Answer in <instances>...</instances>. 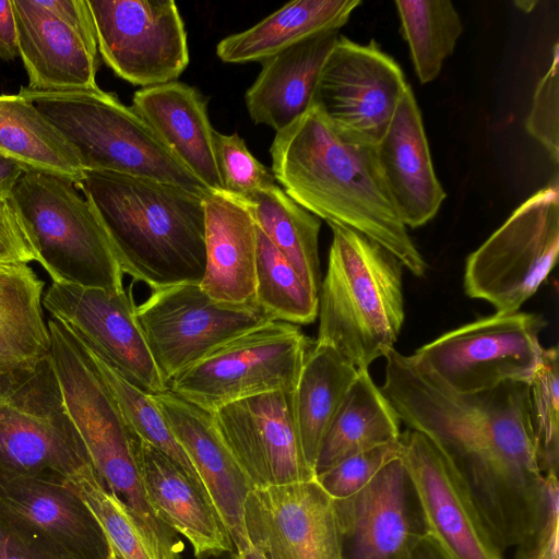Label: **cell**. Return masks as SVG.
Instances as JSON below:
<instances>
[{
	"mask_svg": "<svg viewBox=\"0 0 559 559\" xmlns=\"http://www.w3.org/2000/svg\"><path fill=\"white\" fill-rule=\"evenodd\" d=\"M50 357L68 412L102 486L127 509L156 559H177L178 534L151 506L134 455L136 435L98 373L87 349L62 322H47Z\"/></svg>",
	"mask_w": 559,
	"mask_h": 559,
	"instance_id": "cell-4",
	"label": "cell"
},
{
	"mask_svg": "<svg viewBox=\"0 0 559 559\" xmlns=\"http://www.w3.org/2000/svg\"><path fill=\"white\" fill-rule=\"evenodd\" d=\"M536 456L544 475H558L559 362L558 348H543L528 382Z\"/></svg>",
	"mask_w": 559,
	"mask_h": 559,
	"instance_id": "cell-37",
	"label": "cell"
},
{
	"mask_svg": "<svg viewBox=\"0 0 559 559\" xmlns=\"http://www.w3.org/2000/svg\"><path fill=\"white\" fill-rule=\"evenodd\" d=\"M293 391L245 397L212 413L217 431L253 488L314 478L296 428Z\"/></svg>",
	"mask_w": 559,
	"mask_h": 559,
	"instance_id": "cell-19",
	"label": "cell"
},
{
	"mask_svg": "<svg viewBox=\"0 0 559 559\" xmlns=\"http://www.w3.org/2000/svg\"><path fill=\"white\" fill-rule=\"evenodd\" d=\"M384 358L380 390L400 421L425 435L443 453L500 550L518 546L537 526L545 495L530 384L508 381L460 394L395 348Z\"/></svg>",
	"mask_w": 559,
	"mask_h": 559,
	"instance_id": "cell-1",
	"label": "cell"
},
{
	"mask_svg": "<svg viewBox=\"0 0 559 559\" xmlns=\"http://www.w3.org/2000/svg\"><path fill=\"white\" fill-rule=\"evenodd\" d=\"M401 449L400 438L352 455L314 478L333 499L347 498L361 490L385 464L397 457Z\"/></svg>",
	"mask_w": 559,
	"mask_h": 559,
	"instance_id": "cell-40",
	"label": "cell"
},
{
	"mask_svg": "<svg viewBox=\"0 0 559 559\" xmlns=\"http://www.w3.org/2000/svg\"><path fill=\"white\" fill-rule=\"evenodd\" d=\"M23 173L17 162L0 154V199H10Z\"/></svg>",
	"mask_w": 559,
	"mask_h": 559,
	"instance_id": "cell-46",
	"label": "cell"
},
{
	"mask_svg": "<svg viewBox=\"0 0 559 559\" xmlns=\"http://www.w3.org/2000/svg\"><path fill=\"white\" fill-rule=\"evenodd\" d=\"M0 514L36 559H107L97 518L64 481L0 475Z\"/></svg>",
	"mask_w": 559,
	"mask_h": 559,
	"instance_id": "cell-15",
	"label": "cell"
},
{
	"mask_svg": "<svg viewBox=\"0 0 559 559\" xmlns=\"http://www.w3.org/2000/svg\"><path fill=\"white\" fill-rule=\"evenodd\" d=\"M135 314L166 384L227 342L274 320L257 302L217 301L198 283L153 289Z\"/></svg>",
	"mask_w": 559,
	"mask_h": 559,
	"instance_id": "cell-12",
	"label": "cell"
},
{
	"mask_svg": "<svg viewBox=\"0 0 559 559\" xmlns=\"http://www.w3.org/2000/svg\"><path fill=\"white\" fill-rule=\"evenodd\" d=\"M245 527L265 559H344L334 499L316 478L253 488Z\"/></svg>",
	"mask_w": 559,
	"mask_h": 559,
	"instance_id": "cell-17",
	"label": "cell"
},
{
	"mask_svg": "<svg viewBox=\"0 0 559 559\" xmlns=\"http://www.w3.org/2000/svg\"><path fill=\"white\" fill-rule=\"evenodd\" d=\"M67 484L93 511L117 559H156L127 509L102 486L92 465L73 475Z\"/></svg>",
	"mask_w": 559,
	"mask_h": 559,
	"instance_id": "cell-38",
	"label": "cell"
},
{
	"mask_svg": "<svg viewBox=\"0 0 559 559\" xmlns=\"http://www.w3.org/2000/svg\"><path fill=\"white\" fill-rule=\"evenodd\" d=\"M241 559H265L261 554H259L252 547H249L245 551L239 554Z\"/></svg>",
	"mask_w": 559,
	"mask_h": 559,
	"instance_id": "cell-49",
	"label": "cell"
},
{
	"mask_svg": "<svg viewBox=\"0 0 559 559\" xmlns=\"http://www.w3.org/2000/svg\"><path fill=\"white\" fill-rule=\"evenodd\" d=\"M242 201L249 207L258 228L302 281L319 294L321 219L297 204L277 185Z\"/></svg>",
	"mask_w": 559,
	"mask_h": 559,
	"instance_id": "cell-33",
	"label": "cell"
},
{
	"mask_svg": "<svg viewBox=\"0 0 559 559\" xmlns=\"http://www.w3.org/2000/svg\"><path fill=\"white\" fill-rule=\"evenodd\" d=\"M205 271L201 288L228 304L255 302L257 225L247 204L226 191L204 199Z\"/></svg>",
	"mask_w": 559,
	"mask_h": 559,
	"instance_id": "cell-25",
	"label": "cell"
},
{
	"mask_svg": "<svg viewBox=\"0 0 559 559\" xmlns=\"http://www.w3.org/2000/svg\"><path fill=\"white\" fill-rule=\"evenodd\" d=\"M0 154L14 159L24 171L62 177L76 185L85 169L69 142L27 98L0 95Z\"/></svg>",
	"mask_w": 559,
	"mask_h": 559,
	"instance_id": "cell-31",
	"label": "cell"
},
{
	"mask_svg": "<svg viewBox=\"0 0 559 559\" xmlns=\"http://www.w3.org/2000/svg\"><path fill=\"white\" fill-rule=\"evenodd\" d=\"M338 36L340 31L323 32L261 61V72L245 94L255 124L277 132L313 105L321 70Z\"/></svg>",
	"mask_w": 559,
	"mask_h": 559,
	"instance_id": "cell-27",
	"label": "cell"
},
{
	"mask_svg": "<svg viewBox=\"0 0 559 559\" xmlns=\"http://www.w3.org/2000/svg\"><path fill=\"white\" fill-rule=\"evenodd\" d=\"M19 52L29 91L79 92L98 90V55L37 0H13Z\"/></svg>",
	"mask_w": 559,
	"mask_h": 559,
	"instance_id": "cell-23",
	"label": "cell"
},
{
	"mask_svg": "<svg viewBox=\"0 0 559 559\" xmlns=\"http://www.w3.org/2000/svg\"><path fill=\"white\" fill-rule=\"evenodd\" d=\"M357 373L330 345L310 344L293 391V406L302 452L313 473L321 442Z\"/></svg>",
	"mask_w": 559,
	"mask_h": 559,
	"instance_id": "cell-30",
	"label": "cell"
},
{
	"mask_svg": "<svg viewBox=\"0 0 559 559\" xmlns=\"http://www.w3.org/2000/svg\"><path fill=\"white\" fill-rule=\"evenodd\" d=\"M152 399L195 468L235 550L245 551L250 547L245 504L253 486L223 441L212 413L169 390L152 394Z\"/></svg>",
	"mask_w": 559,
	"mask_h": 559,
	"instance_id": "cell-21",
	"label": "cell"
},
{
	"mask_svg": "<svg viewBox=\"0 0 559 559\" xmlns=\"http://www.w3.org/2000/svg\"><path fill=\"white\" fill-rule=\"evenodd\" d=\"M0 559H36L1 514Z\"/></svg>",
	"mask_w": 559,
	"mask_h": 559,
	"instance_id": "cell-45",
	"label": "cell"
},
{
	"mask_svg": "<svg viewBox=\"0 0 559 559\" xmlns=\"http://www.w3.org/2000/svg\"><path fill=\"white\" fill-rule=\"evenodd\" d=\"M43 305L124 380L151 395L168 390L138 322L131 288L111 293L52 282Z\"/></svg>",
	"mask_w": 559,
	"mask_h": 559,
	"instance_id": "cell-16",
	"label": "cell"
},
{
	"mask_svg": "<svg viewBox=\"0 0 559 559\" xmlns=\"http://www.w3.org/2000/svg\"><path fill=\"white\" fill-rule=\"evenodd\" d=\"M44 285L27 264L0 262V365L33 362L50 355Z\"/></svg>",
	"mask_w": 559,
	"mask_h": 559,
	"instance_id": "cell-32",
	"label": "cell"
},
{
	"mask_svg": "<svg viewBox=\"0 0 559 559\" xmlns=\"http://www.w3.org/2000/svg\"><path fill=\"white\" fill-rule=\"evenodd\" d=\"M91 465L50 355L0 365V475L67 483Z\"/></svg>",
	"mask_w": 559,
	"mask_h": 559,
	"instance_id": "cell-8",
	"label": "cell"
},
{
	"mask_svg": "<svg viewBox=\"0 0 559 559\" xmlns=\"http://www.w3.org/2000/svg\"><path fill=\"white\" fill-rule=\"evenodd\" d=\"M107 559H117V557L114 554H111V556Z\"/></svg>",
	"mask_w": 559,
	"mask_h": 559,
	"instance_id": "cell-52",
	"label": "cell"
},
{
	"mask_svg": "<svg viewBox=\"0 0 559 559\" xmlns=\"http://www.w3.org/2000/svg\"><path fill=\"white\" fill-rule=\"evenodd\" d=\"M192 559H241L236 550L209 552L201 556H193Z\"/></svg>",
	"mask_w": 559,
	"mask_h": 559,
	"instance_id": "cell-48",
	"label": "cell"
},
{
	"mask_svg": "<svg viewBox=\"0 0 559 559\" xmlns=\"http://www.w3.org/2000/svg\"><path fill=\"white\" fill-rule=\"evenodd\" d=\"M310 344L292 323L272 320L213 350L173 377L167 386L213 413L245 397L294 390Z\"/></svg>",
	"mask_w": 559,
	"mask_h": 559,
	"instance_id": "cell-11",
	"label": "cell"
},
{
	"mask_svg": "<svg viewBox=\"0 0 559 559\" xmlns=\"http://www.w3.org/2000/svg\"><path fill=\"white\" fill-rule=\"evenodd\" d=\"M98 53L124 81H176L189 63L187 32L173 0H87Z\"/></svg>",
	"mask_w": 559,
	"mask_h": 559,
	"instance_id": "cell-13",
	"label": "cell"
},
{
	"mask_svg": "<svg viewBox=\"0 0 559 559\" xmlns=\"http://www.w3.org/2000/svg\"><path fill=\"white\" fill-rule=\"evenodd\" d=\"M527 133L538 141L555 164L559 162V49L556 41L548 70L539 79L525 119Z\"/></svg>",
	"mask_w": 559,
	"mask_h": 559,
	"instance_id": "cell-41",
	"label": "cell"
},
{
	"mask_svg": "<svg viewBox=\"0 0 559 559\" xmlns=\"http://www.w3.org/2000/svg\"><path fill=\"white\" fill-rule=\"evenodd\" d=\"M334 508L344 559H411L426 534L401 454Z\"/></svg>",
	"mask_w": 559,
	"mask_h": 559,
	"instance_id": "cell-20",
	"label": "cell"
},
{
	"mask_svg": "<svg viewBox=\"0 0 559 559\" xmlns=\"http://www.w3.org/2000/svg\"><path fill=\"white\" fill-rule=\"evenodd\" d=\"M376 151L405 226L427 224L437 215L447 193L435 173L423 116L411 85L405 87Z\"/></svg>",
	"mask_w": 559,
	"mask_h": 559,
	"instance_id": "cell-22",
	"label": "cell"
},
{
	"mask_svg": "<svg viewBox=\"0 0 559 559\" xmlns=\"http://www.w3.org/2000/svg\"><path fill=\"white\" fill-rule=\"evenodd\" d=\"M9 202L53 283L111 293L123 290V272L108 236L73 182L28 170Z\"/></svg>",
	"mask_w": 559,
	"mask_h": 559,
	"instance_id": "cell-7",
	"label": "cell"
},
{
	"mask_svg": "<svg viewBox=\"0 0 559 559\" xmlns=\"http://www.w3.org/2000/svg\"><path fill=\"white\" fill-rule=\"evenodd\" d=\"M214 152L224 191L239 200L275 186L272 170L262 165L237 133L214 132Z\"/></svg>",
	"mask_w": 559,
	"mask_h": 559,
	"instance_id": "cell-39",
	"label": "cell"
},
{
	"mask_svg": "<svg viewBox=\"0 0 559 559\" xmlns=\"http://www.w3.org/2000/svg\"><path fill=\"white\" fill-rule=\"evenodd\" d=\"M328 269L319 289L317 343L368 369L394 348L405 319L403 264L384 247L330 225Z\"/></svg>",
	"mask_w": 559,
	"mask_h": 559,
	"instance_id": "cell-5",
	"label": "cell"
},
{
	"mask_svg": "<svg viewBox=\"0 0 559 559\" xmlns=\"http://www.w3.org/2000/svg\"><path fill=\"white\" fill-rule=\"evenodd\" d=\"M400 423L368 369H358L321 442L314 475L352 455L399 440Z\"/></svg>",
	"mask_w": 559,
	"mask_h": 559,
	"instance_id": "cell-29",
	"label": "cell"
},
{
	"mask_svg": "<svg viewBox=\"0 0 559 559\" xmlns=\"http://www.w3.org/2000/svg\"><path fill=\"white\" fill-rule=\"evenodd\" d=\"M210 191H224L203 96L178 81L136 91L131 106Z\"/></svg>",
	"mask_w": 559,
	"mask_h": 559,
	"instance_id": "cell-26",
	"label": "cell"
},
{
	"mask_svg": "<svg viewBox=\"0 0 559 559\" xmlns=\"http://www.w3.org/2000/svg\"><path fill=\"white\" fill-rule=\"evenodd\" d=\"M515 4L519 9L527 12L534 9V5L537 4V1H518Z\"/></svg>",
	"mask_w": 559,
	"mask_h": 559,
	"instance_id": "cell-50",
	"label": "cell"
},
{
	"mask_svg": "<svg viewBox=\"0 0 559 559\" xmlns=\"http://www.w3.org/2000/svg\"><path fill=\"white\" fill-rule=\"evenodd\" d=\"M360 0H295L250 28L229 35L216 46L227 63L263 61L317 34L340 31Z\"/></svg>",
	"mask_w": 559,
	"mask_h": 559,
	"instance_id": "cell-28",
	"label": "cell"
},
{
	"mask_svg": "<svg viewBox=\"0 0 559 559\" xmlns=\"http://www.w3.org/2000/svg\"><path fill=\"white\" fill-rule=\"evenodd\" d=\"M19 52V38L13 0H0V60L13 61Z\"/></svg>",
	"mask_w": 559,
	"mask_h": 559,
	"instance_id": "cell-44",
	"label": "cell"
},
{
	"mask_svg": "<svg viewBox=\"0 0 559 559\" xmlns=\"http://www.w3.org/2000/svg\"><path fill=\"white\" fill-rule=\"evenodd\" d=\"M534 559H559V557H557V556H544V557H538V558H534Z\"/></svg>",
	"mask_w": 559,
	"mask_h": 559,
	"instance_id": "cell-51",
	"label": "cell"
},
{
	"mask_svg": "<svg viewBox=\"0 0 559 559\" xmlns=\"http://www.w3.org/2000/svg\"><path fill=\"white\" fill-rule=\"evenodd\" d=\"M401 459L428 535L449 559H503L471 495L443 453L425 435L401 432Z\"/></svg>",
	"mask_w": 559,
	"mask_h": 559,
	"instance_id": "cell-18",
	"label": "cell"
},
{
	"mask_svg": "<svg viewBox=\"0 0 559 559\" xmlns=\"http://www.w3.org/2000/svg\"><path fill=\"white\" fill-rule=\"evenodd\" d=\"M559 252V189L555 176L522 202L466 259L465 293L496 313L518 312L554 269Z\"/></svg>",
	"mask_w": 559,
	"mask_h": 559,
	"instance_id": "cell-9",
	"label": "cell"
},
{
	"mask_svg": "<svg viewBox=\"0 0 559 559\" xmlns=\"http://www.w3.org/2000/svg\"><path fill=\"white\" fill-rule=\"evenodd\" d=\"M124 273L152 289L198 283L205 271L203 195L140 177L85 171L76 185Z\"/></svg>",
	"mask_w": 559,
	"mask_h": 559,
	"instance_id": "cell-3",
	"label": "cell"
},
{
	"mask_svg": "<svg viewBox=\"0 0 559 559\" xmlns=\"http://www.w3.org/2000/svg\"><path fill=\"white\" fill-rule=\"evenodd\" d=\"M407 85L401 67L374 39L362 45L340 35L321 70L313 105L340 130L377 144Z\"/></svg>",
	"mask_w": 559,
	"mask_h": 559,
	"instance_id": "cell-14",
	"label": "cell"
},
{
	"mask_svg": "<svg viewBox=\"0 0 559 559\" xmlns=\"http://www.w3.org/2000/svg\"><path fill=\"white\" fill-rule=\"evenodd\" d=\"M37 3L75 32L98 55L96 31L87 0H37Z\"/></svg>",
	"mask_w": 559,
	"mask_h": 559,
	"instance_id": "cell-43",
	"label": "cell"
},
{
	"mask_svg": "<svg viewBox=\"0 0 559 559\" xmlns=\"http://www.w3.org/2000/svg\"><path fill=\"white\" fill-rule=\"evenodd\" d=\"M36 261V255L11 206L0 199V262L24 263Z\"/></svg>",
	"mask_w": 559,
	"mask_h": 559,
	"instance_id": "cell-42",
	"label": "cell"
},
{
	"mask_svg": "<svg viewBox=\"0 0 559 559\" xmlns=\"http://www.w3.org/2000/svg\"><path fill=\"white\" fill-rule=\"evenodd\" d=\"M29 99L76 152L85 171L152 179L205 197L211 192L162 142L148 123L115 94L100 88L38 92Z\"/></svg>",
	"mask_w": 559,
	"mask_h": 559,
	"instance_id": "cell-6",
	"label": "cell"
},
{
	"mask_svg": "<svg viewBox=\"0 0 559 559\" xmlns=\"http://www.w3.org/2000/svg\"><path fill=\"white\" fill-rule=\"evenodd\" d=\"M85 348L133 432L170 457L205 490L195 468L169 429L152 395L124 380L104 358L86 346Z\"/></svg>",
	"mask_w": 559,
	"mask_h": 559,
	"instance_id": "cell-36",
	"label": "cell"
},
{
	"mask_svg": "<svg viewBox=\"0 0 559 559\" xmlns=\"http://www.w3.org/2000/svg\"><path fill=\"white\" fill-rule=\"evenodd\" d=\"M411 559H449L440 547L428 536L424 535L416 544Z\"/></svg>",
	"mask_w": 559,
	"mask_h": 559,
	"instance_id": "cell-47",
	"label": "cell"
},
{
	"mask_svg": "<svg viewBox=\"0 0 559 559\" xmlns=\"http://www.w3.org/2000/svg\"><path fill=\"white\" fill-rule=\"evenodd\" d=\"M545 325L535 313H495L440 335L409 358L460 394L487 391L508 381L528 383L544 348L539 333Z\"/></svg>",
	"mask_w": 559,
	"mask_h": 559,
	"instance_id": "cell-10",
	"label": "cell"
},
{
	"mask_svg": "<svg viewBox=\"0 0 559 559\" xmlns=\"http://www.w3.org/2000/svg\"><path fill=\"white\" fill-rule=\"evenodd\" d=\"M134 455L151 506L166 525L190 543L193 556L235 550L206 491L178 464L138 436Z\"/></svg>",
	"mask_w": 559,
	"mask_h": 559,
	"instance_id": "cell-24",
	"label": "cell"
},
{
	"mask_svg": "<svg viewBox=\"0 0 559 559\" xmlns=\"http://www.w3.org/2000/svg\"><path fill=\"white\" fill-rule=\"evenodd\" d=\"M255 302L274 320L309 324L318 317L319 294L311 289L258 228Z\"/></svg>",
	"mask_w": 559,
	"mask_h": 559,
	"instance_id": "cell-35",
	"label": "cell"
},
{
	"mask_svg": "<svg viewBox=\"0 0 559 559\" xmlns=\"http://www.w3.org/2000/svg\"><path fill=\"white\" fill-rule=\"evenodd\" d=\"M272 174L305 210L378 242L415 276L427 263L403 223L381 171L376 144L336 128L312 105L277 131Z\"/></svg>",
	"mask_w": 559,
	"mask_h": 559,
	"instance_id": "cell-2",
	"label": "cell"
},
{
	"mask_svg": "<svg viewBox=\"0 0 559 559\" xmlns=\"http://www.w3.org/2000/svg\"><path fill=\"white\" fill-rule=\"evenodd\" d=\"M394 4L415 73L421 84L432 82L463 33L462 19L449 0H399Z\"/></svg>",
	"mask_w": 559,
	"mask_h": 559,
	"instance_id": "cell-34",
	"label": "cell"
}]
</instances>
